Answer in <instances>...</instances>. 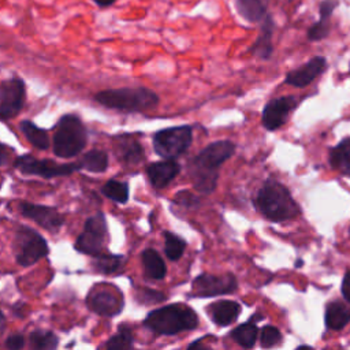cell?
Returning a JSON list of instances; mask_svg holds the SVG:
<instances>
[{"label": "cell", "mask_w": 350, "mask_h": 350, "mask_svg": "<svg viewBox=\"0 0 350 350\" xmlns=\"http://www.w3.org/2000/svg\"><path fill=\"white\" fill-rule=\"evenodd\" d=\"M350 321V308L345 304L335 301L329 302L325 309V325L329 329H342Z\"/></svg>", "instance_id": "cell-22"}, {"label": "cell", "mask_w": 350, "mask_h": 350, "mask_svg": "<svg viewBox=\"0 0 350 350\" xmlns=\"http://www.w3.org/2000/svg\"><path fill=\"white\" fill-rule=\"evenodd\" d=\"M295 350H314V349L310 347V346H299V347H297Z\"/></svg>", "instance_id": "cell-42"}, {"label": "cell", "mask_w": 350, "mask_h": 350, "mask_svg": "<svg viewBox=\"0 0 350 350\" xmlns=\"http://www.w3.org/2000/svg\"><path fill=\"white\" fill-rule=\"evenodd\" d=\"M142 262L145 272L152 279H163L165 276L167 268L160 257V254L154 249H146L142 253Z\"/></svg>", "instance_id": "cell-24"}, {"label": "cell", "mask_w": 350, "mask_h": 350, "mask_svg": "<svg viewBox=\"0 0 350 350\" xmlns=\"http://www.w3.org/2000/svg\"><path fill=\"white\" fill-rule=\"evenodd\" d=\"M339 0H323L320 3L319 7V19H324V21H329L334 10L338 7Z\"/></svg>", "instance_id": "cell-35"}, {"label": "cell", "mask_w": 350, "mask_h": 350, "mask_svg": "<svg viewBox=\"0 0 350 350\" xmlns=\"http://www.w3.org/2000/svg\"><path fill=\"white\" fill-rule=\"evenodd\" d=\"M327 68V59L324 56H314L298 68L287 72L284 77V83L294 88H305L310 85L319 75H321Z\"/></svg>", "instance_id": "cell-13"}, {"label": "cell", "mask_w": 350, "mask_h": 350, "mask_svg": "<svg viewBox=\"0 0 350 350\" xmlns=\"http://www.w3.org/2000/svg\"><path fill=\"white\" fill-rule=\"evenodd\" d=\"M26 89L22 79L11 78L0 83V119H10L19 113L25 104Z\"/></svg>", "instance_id": "cell-10"}, {"label": "cell", "mask_w": 350, "mask_h": 350, "mask_svg": "<svg viewBox=\"0 0 350 350\" xmlns=\"http://www.w3.org/2000/svg\"><path fill=\"white\" fill-rule=\"evenodd\" d=\"M273 27L275 23L271 18V15H267L260 25V33L250 46V53L261 60H268L272 56L273 52V44H272V36H273Z\"/></svg>", "instance_id": "cell-18"}, {"label": "cell", "mask_w": 350, "mask_h": 350, "mask_svg": "<svg viewBox=\"0 0 350 350\" xmlns=\"http://www.w3.org/2000/svg\"><path fill=\"white\" fill-rule=\"evenodd\" d=\"M16 261L23 267H29L48 254V245L45 239L38 232L27 227L19 228L16 234Z\"/></svg>", "instance_id": "cell-9"}, {"label": "cell", "mask_w": 350, "mask_h": 350, "mask_svg": "<svg viewBox=\"0 0 350 350\" xmlns=\"http://www.w3.org/2000/svg\"><path fill=\"white\" fill-rule=\"evenodd\" d=\"M331 30V23L329 21H324V19H319L317 22H314L309 29H308V38L310 41H320L324 40Z\"/></svg>", "instance_id": "cell-33"}, {"label": "cell", "mask_w": 350, "mask_h": 350, "mask_svg": "<svg viewBox=\"0 0 350 350\" xmlns=\"http://www.w3.org/2000/svg\"><path fill=\"white\" fill-rule=\"evenodd\" d=\"M175 204H179V205H183L186 208H196L200 205V197H197L194 193L189 191V190H182V191H178L175 194V198H174Z\"/></svg>", "instance_id": "cell-34"}, {"label": "cell", "mask_w": 350, "mask_h": 350, "mask_svg": "<svg viewBox=\"0 0 350 350\" xmlns=\"http://www.w3.org/2000/svg\"><path fill=\"white\" fill-rule=\"evenodd\" d=\"M31 350H56L57 338L49 331H34L30 335Z\"/></svg>", "instance_id": "cell-28"}, {"label": "cell", "mask_w": 350, "mask_h": 350, "mask_svg": "<svg viewBox=\"0 0 350 350\" xmlns=\"http://www.w3.org/2000/svg\"><path fill=\"white\" fill-rule=\"evenodd\" d=\"M94 1H96V4L100 5V7H108V5H111L115 0H94Z\"/></svg>", "instance_id": "cell-40"}, {"label": "cell", "mask_w": 350, "mask_h": 350, "mask_svg": "<svg viewBox=\"0 0 350 350\" xmlns=\"http://www.w3.org/2000/svg\"><path fill=\"white\" fill-rule=\"evenodd\" d=\"M298 101L293 96H283L269 100L261 113V123L265 130L275 131L287 120L288 113L297 107Z\"/></svg>", "instance_id": "cell-11"}, {"label": "cell", "mask_w": 350, "mask_h": 350, "mask_svg": "<svg viewBox=\"0 0 350 350\" xmlns=\"http://www.w3.org/2000/svg\"><path fill=\"white\" fill-rule=\"evenodd\" d=\"M19 209L25 217L31 219L33 221H36L37 224H40L41 227L49 231L59 230L64 223L63 216L55 208H51V206L22 202Z\"/></svg>", "instance_id": "cell-14"}, {"label": "cell", "mask_w": 350, "mask_h": 350, "mask_svg": "<svg viewBox=\"0 0 350 350\" xmlns=\"http://www.w3.org/2000/svg\"><path fill=\"white\" fill-rule=\"evenodd\" d=\"M241 313V306L235 301L221 299L211 305L212 320L219 325L231 324Z\"/></svg>", "instance_id": "cell-21"}, {"label": "cell", "mask_w": 350, "mask_h": 350, "mask_svg": "<svg viewBox=\"0 0 350 350\" xmlns=\"http://www.w3.org/2000/svg\"><path fill=\"white\" fill-rule=\"evenodd\" d=\"M21 130L25 134L26 139L37 149H46L49 145L48 133L44 129H40L30 120L21 122Z\"/></svg>", "instance_id": "cell-25"}, {"label": "cell", "mask_w": 350, "mask_h": 350, "mask_svg": "<svg viewBox=\"0 0 350 350\" xmlns=\"http://www.w3.org/2000/svg\"><path fill=\"white\" fill-rule=\"evenodd\" d=\"M282 339V335H280V331L273 327V325H265L262 329H261V334H260V343L264 349H271L273 346H276Z\"/></svg>", "instance_id": "cell-32"}, {"label": "cell", "mask_w": 350, "mask_h": 350, "mask_svg": "<svg viewBox=\"0 0 350 350\" xmlns=\"http://www.w3.org/2000/svg\"><path fill=\"white\" fill-rule=\"evenodd\" d=\"M25 346V338L21 334L10 335L5 340V347L8 350H21Z\"/></svg>", "instance_id": "cell-36"}, {"label": "cell", "mask_w": 350, "mask_h": 350, "mask_svg": "<svg viewBox=\"0 0 350 350\" xmlns=\"http://www.w3.org/2000/svg\"><path fill=\"white\" fill-rule=\"evenodd\" d=\"M4 324H5V317H4V314H3V312L0 310V331L3 329V327H4Z\"/></svg>", "instance_id": "cell-41"}, {"label": "cell", "mask_w": 350, "mask_h": 350, "mask_svg": "<svg viewBox=\"0 0 350 350\" xmlns=\"http://www.w3.org/2000/svg\"><path fill=\"white\" fill-rule=\"evenodd\" d=\"M237 288V279L231 275H211L202 273L193 282V290L197 297H213L232 293Z\"/></svg>", "instance_id": "cell-12"}, {"label": "cell", "mask_w": 350, "mask_h": 350, "mask_svg": "<svg viewBox=\"0 0 350 350\" xmlns=\"http://www.w3.org/2000/svg\"><path fill=\"white\" fill-rule=\"evenodd\" d=\"M115 153L118 159L127 165H134L141 163L145 156L144 148L139 144V141L129 134L118 135L115 138Z\"/></svg>", "instance_id": "cell-17"}, {"label": "cell", "mask_w": 350, "mask_h": 350, "mask_svg": "<svg viewBox=\"0 0 350 350\" xmlns=\"http://www.w3.org/2000/svg\"><path fill=\"white\" fill-rule=\"evenodd\" d=\"M96 268L103 273H113L122 268L123 258L120 256H111V254H100L96 256Z\"/></svg>", "instance_id": "cell-30"}, {"label": "cell", "mask_w": 350, "mask_h": 350, "mask_svg": "<svg viewBox=\"0 0 350 350\" xmlns=\"http://www.w3.org/2000/svg\"><path fill=\"white\" fill-rule=\"evenodd\" d=\"M257 211L271 221H286L301 212L290 190L275 179H267L254 197Z\"/></svg>", "instance_id": "cell-2"}, {"label": "cell", "mask_w": 350, "mask_h": 350, "mask_svg": "<svg viewBox=\"0 0 350 350\" xmlns=\"http://www.w3.org/2000/svg\"><path fill=\"white\" fill-rule=\"evenodd\" d=\"M193 142V129L189 124L174 126L153 134L152 144L157 156L164 160H176Z\"/></svg>", "instance_id": "cell-6"}, {"label": "cell", "mask_w": 350, "mask_h": 350, "mask_svg": "<svg viewBox=\"0 0 350 350\" xmlns=\"http://www.w3.org/2000/svg\"><path fill=\"white\" fill-rule=\"evenodd\" d=\"M94 100L105 108L123 112H142L159 104V96L148 88H120L101 90Z\"/></svg>", "instance_id": "cell-3"}, {"label": "cell", "mask_w": 350, "mask_h": 350, "mask_svg": "<svg viewBox=\"0 0 350 350\" xmlns=\"http://www.w3.org/2000/svg\"><path fill=\"white\" fill-rule=\"evenodd\" d=\"M0 183H1V178H0Z\"/></svg>", "instance_id": "cell-43"}, {"label": "cell", "mask_w": 350, "mask_h": 350, "mask_svg": "<svg viewBox=\"0 0 350 350\" xmlns=\"http://www.w3.org/2000/svg\"><path fill=\"white\" fill-rule=\"evenodd\" d=\"M235 153V144L230 139H219L208 144L189 163L187 172L193 187L201 194L216 190L220 167Z\"/></svg>", "instance_id": "cell-1"}, {"label": "cell", "mask_w": 350, "mask_h": 350, "mask_svg": "<svg viewBox=\"0 0 350 350\" xmlns=\"http://www.w3.org/2000/svg\"><path fill=\"white\" fill-rule=\"evenodd\" d=\"M144 324L156 334L174 335L180 331L196 328L198 319L193 309L186 305L174 304L148 313Z\"/></svg>", "instance_id": "cell-4"}, {"label": "cell", "mask_w": 350, "mask_h": 350, "mask_svg": "<svg viewBox=\"0 0 350 350\" xmlns=\"http://www.w3.org/2000/svg\"><path fill=\"white\" fill-rule=\"evenodd\" d=\"M79 165L90 172H104L108 167V154L103 150H90L81 159Z\"/></svg>", "instance_id": "cell-26"}, {"label": "cell", "mask_w": 350, "mask_h": 350, "mask_svg": "<svg viewBox=\"0 0 350 350\" xmlns=\"http://www.w3.org/2000/svg\"><path fill=\"white\" fill-rule=\"evenodd\" d=\"M101 191L105 197L119 204H124L129 200V185L126 182L111 179L103 186Z\"/></svg>", "instance_id": "cell-27"}, {"label": "cell", "mask_w": 350, "mask_h": 350, "mask_svg": "<svg viewBox=\"0 0 350 350\" xmlns=\"http://www.w3.org/2000/svg\"><path fill=\"white\" fill-rule=\"evenodd\" d=\"M164 239H165V245H164V252L165 256L171 260V261H176L178 258H180V256L185 252L186 247V242L179 238L178 235L165 231L164 232Z\"/></svg>", "instance_id": "cell-29"}, {"label": "cell", "mask_w": 350, "mask_h": 350, "mask_svg": "<svg viewBox=\"0 0 350 350\" xmlns=\"http://www.w3.org/2000/svg\"><path fill=\"white\" fill-rule=\"evenodd\" d=\"M328 161L332 170L343 176H350V137L343 138L329 149Z\"/></svg>", "instance_id": "cell-19"}, {"label": "cell", "mask_w": 350, "mask_h": 350, "mask_svg": "<svg viewBox=\"0 0 350 350\" xmlns=\"http://www.w3.org/2000/svg\"><path fill=\"white\" fill-rule=\"evenodd\" d=\"M342 294L350 302V271L345 275L342 282Z\"/></svg>", "instance_id": "cell-37"}, {"label": "cell", "mask_w": 350, "mask_h": 350, "mask_svg": "<svg viewBox=\"0 0 350 350\" xmlns=\"http://www.w3.org/2000/svg\"><path fill=\"white\" fill-rule=\"evenodd\" d=\"M107 237V221L103 213L89 217L85 223L83 232L77 238L75 249L90 256H100Z\"/></svg>", "instance_id": "cell-8"}, {"label": "cell", "mask_w": 350, "mask_h": 350, "mask_svg": "<svg viewBox=\"0 0 350 350\" xmlns=\"http://www.w3.org/2000/svg\"><path fill=\"white\" fill-rule=\"evenodd\" d=\"M92 310L101 316H113L122 310V298L107 287H97L88 297Z\"/></svg>", "instance_id": "cell-15"}, {"label": "cell", "mask_w": 350, "mask_h": 350, "mask_svg": "<svg viewBox=\"0 0 350 350\" xmlns=\"http://www.w3.org/2000/svg\"><path fill=\"white\" fill-rule=\"evenodd\" d=\"M261 316L260 314H253L250 321L243 323L241 325H238L234 331H232V338L234 340L241 345L245 349H252L257 340V325L254 324L256 320H260Z\"/></svg>", "instance_id": "cell-23"}, {"label": "cell", "mask_w": 350, "mask_h": 350, "mask_svg": "<svg viewBox=\"0 0 350 350\" xmlns=\"http://www.w3.org/2000/svg\"><path fill=\"white\" fill-rule=\"evenodd\" d=\"M88 142V131L82 120L72 113L63 115L55 127L53 153L57 157L77 156Z\"/></svg>", "instance_id": "cell-5"}, {"label": "cell", "mask_w": 350, "mask_h": 350, "mask_svg": "<svg viewBox=\"0 0 350 350\" xmlns=\"http://www.w3.org/2000/svg\"><path fill=\"white\" fill-rule=\"evenodd\" d=\"M8 157H10V152H8L7 146L0 144V165L7 164L8 163Z\"/></svg>", "instance_id": "cell-38"}, {"label": "cell", "mask_w": 350, "mask_h": 350, "mask_svg": "<svg viewBox=\"0 0 350 350\" xmlns=\"http://www.w3.org/2000/svg\"><path fill=\"white\" fill-rule=\"evenodd\" d=\"M269 0H235L238 14L250 23L261 22L268 15Z\"/></svg>", "instance_id": "cell-20"}, {"label": "cell", "mask_w": 350, "mask_h": 350, "mask_svg": "<svg viewBox=\"0 0 350 350\" xmlns=\"http://www.w3.org/2000/svg\"><path fill=\"white\" fill-rule=\"evenodd\" d=\"M15 167L27 175H37L42 178H55V176H66L78 170H81L79 163H55L52 160H38L31 154L19 156L15 160Z\"/></svg>", "instance_id": "cell-7"}, {"label": "cell", "mask_w": 350, "mask_h": 350, "mask_svg": "<svg viewBox=\"0 0 350 350\" xmlns=\"http://www.w3.org/2000/svg\"><path fill=\"white\" fill-rule=\"evenodd\" d=\"M187 350H208V347L204 346L202 340H196L187 347Z\"/></svg>", "instance_id": "cell-39"}, {"label": "cell", "mask_w": 350, "mask_h": 350, "mask_svg": "<svg viewBox=\"0 0 350 350\" xmlns=\"http://www.w3.org/2000/svg\"><path fill=\"white\" fill-rule=\"evenodd\" d=\"M133 345V336L129 328L122 327L116 335H113L108 345L107 350H130Z\"/></svg>", "instance_id": "cell-31"}, {"label": "cell", "mask_w": 350, "mask_h": 350, "mask_svg": "<svg viewBox=\"0 0 350 350\" xmlns=\"http://www.w3.org/2000/svg\"><path fill=\"white\" fill-rule=\"evenodd\" d=\"M180 170L182 167L176 160H161L150 163L146 167V175L153 187L163 189L179 175Z\"/></svg>", "instance_id": "cell-16"}]
</instances>
